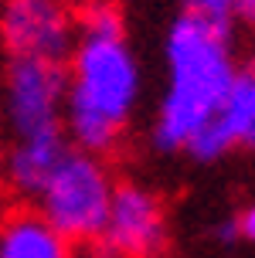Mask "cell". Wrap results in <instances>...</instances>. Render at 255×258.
Instances as JSON below:
<instances>
[{
  "mask_svg": "<svg viewBox=\"0 0 255 258\" xmlns=\"http://www.w3.org/2000/svg\"><path fill=\"white\" fill-rule=\"evenodd\" d=\"M65 61V140L85 153H113L143 99V64L116 0L75 11V44Z\"/></svg>",
  "mask_w": 255,
  "mask_h": 258,
  "instance_id": "obj_1",
  "label": "cell"
},
{
  "mask_svg": "<svg viewBox=\"0 0 255 258\" xmlns=\"http://www.w3.org/2000/svg\"><path fill=\"white\" fill-rule=\"evenodd\" d=\"M235 72L231 21L184 7L164 34V89L150 122L153 150L184 153L191 136L221 109Z\"/></svg>",
  "mask_w": 255,
  "mask_h": 258,
  "instance_id": "obj_2",
  "label": "cell"
},
{
  "mask_svg": "<svg viewBox=\"0 0 255 258\" xmlns=\"http://www.w3.org/2000/svg\"><path fill=\"white\" fill-rule=\"evenodd\" d=\"M113 194L116 180L109 163L99 153L68 146V153L62 156V163L55 167L34 201H38V214L72 245H95Z\"/></svg>",
  "mask_w": 255,
  "mask_h": 258,
  "instance_id": "obj_3",
  "label": "cell"
},
{
  "mask_svg": "<svg viewBox=\"0 0 255 258\" xmlns=\"http://www.w3.org/2000/svg\"><path fill=\"white\" fill-rule=\"evenodd\" d=\"M65 64L11 58L4 72V119L14 140L65 133Z\"/></svg>",
  "mask_w": 255,
  "mask_h": 258,
  "instance_id": "obj_4",
  "label": "cell"
},
{
  "mask_svg": "<svg viewBox=\"0 0 255 258\" xmlns=\"http://www.w3.org/2000/svg\"><path fill=\"white\" fill-rule=\"evenodd\" d=\"M75 44V11L65 0H0V48L7 58L62 64Z\"/></svg>",
  "mask_w": 255,
  "mask_h": 258,
  "instance_id": "obj_5",
  "label": "cell"
},
{
  "mask_svg": "<svg viewBox=\"0 0 255 258\" xmlns=\"http://www.w3.org/2000/svg\"><path fill=\"white\" fill-rule=\"evenodd\" d=\"M167 245L164 201L143 183H116L113 204L95 238L102 258H157Z\"/></svg>",
  "mask_w": 255,
  "mask_h": 258,
  "instance_id": "obj_6",
  "label": "cell"
},
{
  "mask_svg": "<svg viewBox=\"0 0 255 258\" xmlns=\"http://www.w3.org/2000/svg\"><path fill=\"white\" fill-rule=\"evenodd\" d=\"M235 150L255 153V64L235 72L215 119L204 122L184 146L194 163H218Z\"/></svg>",
  "mask_w": 255,
  "mask_h": 258,
  "instance_id": "obj_7",
  "label": "cell"
},
{
  "mask_svg": "<svg viewBox=\"0 0 255 258\" xmlns=\"http://www.w3.org/2000/svg\"><path fill=\"white\" fill-rule=\"evenodd\" d=\"M68 153V140L65 133H41V136H21L4 150L0 160V180L7 183L14 197L34 201L41 187L48 183L55 167L62 163Z\"/></svg>",
  "mask_w": 255,
  "mask_h": 258,
  "instance_id": "obj_8",
  "label": "cell"
},
{
  "mask_svg": "<svg viewBox=\"0 0 255 258\" xmlns=\"http://www.w3.org/2000/svg\"><path fill=\"white\" fill-rule=\"evenodd\" d=\"M0 258H78L75 245L58 234L38 211H7L0 218Z\"/></svg>",
  "mask_w": 255,
  "mask_h": 258,
  "instance_id": "obj_9",
  "label": "cell"
},
{
  "mask_svg": "<svg viewBox=\"0 0 255 258\" xmlns=\"http://www.w3.org/2000/svg\"><path fill=\"white\" fill-rule=\"evenodd\" d=\"M187 11L208 14V17H218V21H235V0H191Z\"/></svg>",
  "mask_w": 255,
  "mask_h": 258,
  "instance_id": "obj_10",
  "label": "cell"
},
{
  "mask_svg": "<svg viewBox=\"0 0 255 258\" xmlns=\"http://www.w3.org/2000/svg\"><path fill=\"white\" fill-rule=\"evenodd\" d=\"M235 224H238V241H252L255 245V201L235 214Z\"/></svg>",
  "mask_w": 255,
  "mask_h": 258,
  "instance_id": "obj_11",
  "label": "cell"
},
{
  "mask_svg": "<svg viewBox=\"0 0 255 258\" xmlns=\"http://www.w3.org/2000/svg\"><path fill=\"white\" fill-rule=\"evenodd\" d=\"M215 238L221 241V245H235L238 241V224H235V218H225L215 224Z\"/></svg>",
  "mask_w": 255,
  "mask_h": 258,
  "instance_id": "obj_12",
  "label": "cell"
},
{
  "mask_svg": "<svg viewBox=\"0 0 255 258\" xmlns=\"http://www.w3.org/2000/svg\"><path fill=\"white\" fill-rule=\"evenodd\" d=\"M235 17H242L248 27H255V0H235Z\"/></svg>",
  "mask_w": 255,
  "mask_h": 258,
  "instance_id": "obj_13",
  "label": "cell"
},
{
  "mask_svg": "<svg viewBox=\"0 0 255 258\" xmlns=\"http://www.w3.org/2000/svg\"><path fill=\"white\" fill-rule=\"evenodd\" d=\"M180 4H184V7H187V4H191V0H180Z\"/></svg>",
  "mask_w": 255,
  "mask_h": 258,
  "instance_id": "obj_14",
  "label": "cell"
},
{
  "mask_svg": "<svg viewBox=\"0 0 255 258\" xmlns=\"http://www.w3.org/2000/svg\"><path fill=\"white\" fill-rule=\"evenodd\" d=\"M0 160H4V150H0Z\"/></svg>",
  "mask_w": 255,
  "mask_h": 258,
  "instance_id": "obj_15",
  "label": "cell"
},
{
  "mask_svg": "<svg viewBox=\"0 0 255 258\" xmlns=\"http://www.w3.org/2000/svg\"><path fill=\"white\" fill-rule=\"evenodd\" d=\"M157 258H160V255H157Z\"/></svg>",
  "mask_w": 255,
  "mask_h": 258,
  "instance_id": "obj_16",
  "label": "cell"
}]
</instances>
